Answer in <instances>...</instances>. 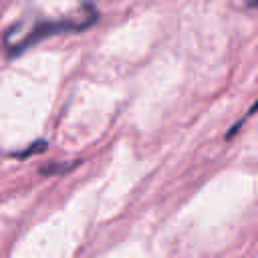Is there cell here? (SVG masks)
Wrapping results in <instances>:
<instances>
[{
  "label": "cell",
  "mask_w": 258,
  "mask_h": 258,
  "mask_svg": "<svg viewBox=\"0 0 258 258\" xmlns=\"http://www.w3.org/2000/svg\"><path fill=\"white\" fill-rule=\"evenodd\" d=\"M256 109H258V101H256V107H254V109H252V111H250V113H254V111H256Z\"/></svg>",
  "instance_id": "obj_3"
},
{
  "label": "cell",
  "mask_w": 258,
  "mask_h": 258,
  "mask_svg": "<svg viewBox=\"0 0 258 258\" xmlns=\"http://www.w3.org/2000/svg\"><path fill=\"white\" fill-rule=\"evenodd\" d=\"M248 6H252V8H258V0H248Z\"/></svg>",
  "instance_id": "obj_2"
},
{
  "label": "cell",
  "mask_w": 258,
  "mask_h": 258,
  "mask_svg": "<svg viewBox=\"0 0 258 258\" xmlns=\"http://www.w3.org/2000/svg\"><path fill=\"white\" fill-rule=\"evenodd\" d=\"M95 10H91L89 14H85L83 18L75 20V18H67V20H50V22H36L28 28H14L10 34H6V46L10 48L12 54L28 48L30 44L38 42L44 36L50 34H58V32H67V30H79L85 26H91L95 20Z\"/></svg>",
  "instance_id": "obj_1"
}]
</instances>
